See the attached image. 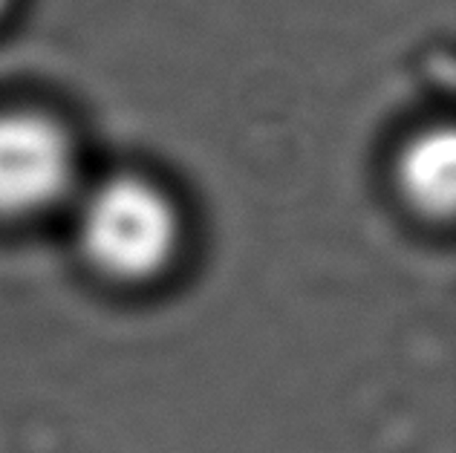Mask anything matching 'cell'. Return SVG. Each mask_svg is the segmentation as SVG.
Instances as JSON below:
<instances>
[{
	"mask_svg": "<svg viewBox=\"0 0 456 453\" xmlns=\"http://www.w3.org/2000/svg\"><path fill=\"white\" fill-rule=\"evenodd\" d=\"M6 6V0H0V9H4Z\"/></svg>",
	"mask_w": 456,
	"mask_h": 453,
	"instance_id": "277c9868",
	"label": "cell"
},
{
	"mask_svg": "<svg viewBox=\"0 0 456 453\" xmlns=\"http://www.w3.org/2000/svg\"><path fill=\"white\" fill-rule=\"evenodd\" d=\"M81 257L118 283H145L171 269L183 246V217L159 185L142 176H107L76 211Z\"/></svg>",
	"mask_w": 456,
	"mask_h": 453,
	"instance_id": "6da1fadb",
	"label": "cell"
},
{
	"mask_svg": "<svg viewBox=\"0 0 456 453\" xmlns=\"http://www.w3.org/2000/svg\"><path fill=\"white\" fill-rule=\"evenodd\" d=\"M76 182L73 142L41 113H0V220L58 206Z\"/></svg>",
	"mask_w": 456,
	"mask_h": 453,
	"instance_id": "7a4b0ae2",
	"label": "cell"
},
{
	"mask_svg": "<svg viewBox=\"0 0 456 453\" xmlns=\"http://www.w3.org/2000/svg\"><path fill=\"white\" fill-rule=\"evenodd\" d=\"M395 185L416 211L448 217L456 197V139L448 127L416 133L395 159Z\"/></svg>",
	"mask_w": 456,
	"mask_h": 453,
	"instance_id": "3957f363",
	"label": "cell"
}]
</instances>
